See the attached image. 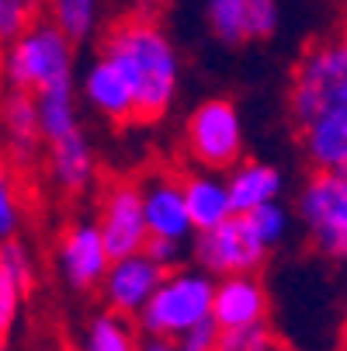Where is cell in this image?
<instances>
[{
  "instance_id": "1",
  "label": "cell",
  "mask_w": 347,
  "mask_h": 351,
  "mask_svg": "<svg viewBox=\"0 0 347 351\" xmlns=\"http://www.w3.org/2000/svg\"><path fill=\"white\" fill-rule=\"evenodd\" d=\"M101 53L125 73L136 94V122L153 125L167 119L181 87V53L167 28L150 14H129L108 25Z\"/></svg>"
},
{
  "instance_id": "2",
  "label": "cell",
  "mask_w": 347,
  "mask_h": 351,
  "mask_svg": "<svg viewBox=\"0 0 347 351\" xmlns=\"http://www.w3.org/2000/svg\"><path fill=\"white\" fill-rule=\"evenodd\" d=\"M77 42H70L53 21L35 18L18 38L0 45V80L4 87L38 94L53 84L77 80Z\"/></svg>"
},
{
  "instance_id": "3",
  "label": "cell",
  "mask_w": 347,
  "mask_h": 351,
  "mask_svg": "<svg viewBox=\"0 0 347 351\" xmlns=\"http://www.w3.org/2000/svg\"><path fill=\"white\" fill-rule=\"evenodd\" d=\"M212 285L216 278L202 268H184V265L170 268L136 313L139 334L177 341L191 327L212 320Z\"/></svg>"
},
{
  "instance_id": "4",
  "label": "cell",
  "mask_w": 347,
  "mask_h": 351,
  "mask_svg": "<svg viewBox=\"0 0 347 351\" xmlns=\"http://www.w3.org/2000/svg\"><path fill=\"white\" fill-rule=\"evenodd\" d=\"M340 105H347V45L344 38H320L295 60L288 80V119L295 129H303Z\"/></svg>"
},
{
  "instance_id": "5",
  "label": "cell",
  "mask_w": 347,
  "mask_h": 351,
  "mask_svg": "<svg viewBox=\"0 0 347 351\" xmlns=\"http://www.w3.org/2000/svg\"><path fill=\"white\" fill-rule=\"evenodd\" d=\"M181 143H184V157L191 167L226 174L246 154V136H243V119H240L236 101L219 94V97H205L202 105H194L184 119Z\"/></svg>"
},
{
  "instance_id": "6",
  "label": "cell",
  "mask_w": 347,
  "mask_h": 351,
  "mask_svg": "<svg viewBox=\"0 0 347 351\" xmlns=\"http://www.w3.org/2000/svg\"><path fill=\"white\" fill-rule=\"evenodd\" d=\"M295 209L313 250L323 261L340 265L347 254V171H309Z\"/></svg>"
},
{
  "instance_id": "7",
  "label": "cell",
  "mask_w": 347,
  "mask_h": 351,
  "mask_svg": "<svg viewBox=\"0 0 347 351\" xmlns=\"http://www.w3.org/2000/svg\"><path fill=\"white\" fill-rule=\"evenodd\" d=\"M271 250L254 237L246 216L233 213L222 223L209 230H194L188 240V258L194 268L209 271L212 278L219 275H236V271H261Z\"/></svg>"
},
{
  "instance_id": "8",
  "label": "cell",
  "mask_w": 347,
  "mask_h": 351,
  "mask_svg": "<svg viewBox=\"0 0 347 351\" xmlns=\"http://www.w3.org/2000/svg\"><path fill=\"white\" fill-rule=\"evenodd\" d=\"M97 230H101L108 258L136 254L146 243V223H142V198L136 178H115L101 188L97 198Z\"/></svg>"
},
{
  "instance_id": "9",
  "label": "cell",
  "mask_w": 347,
  "mask_h": 351,
  "mask_svg": "<svg viewBox=\"0 0 347 351\" xmlns=\"http://www.w3.org/2000/svg\"><path fill=\"white\" fill-rule=\"evenodd\" d=\"M205 25L216 42L240 49L246 42H268L278 35L281 4L278 0H202Z\"/></svg>"
},
{
  "instance_id": "10",
  "label": "cell",
  "mask_w": 347,
  "mask_h": 351,
  "mask_svg": "<svg viewBox=\"0 0 347 351\" xmlns=\"http://www.w3.org/2000/svg\"><path fill=\"white\" fill-rule=\"evenodd\" d=\"M108 261L112 258H108L101 230H97L94 219H70L63 226L60 243H56V268H60V278L66 282V289H73L77 295L94 292Z\"/></svg>"
},
{
  "instance_id": "11",
  "label": "cell",
  "mask_w": 347,
  "mask_h": 351,
  "mask_svg": "<svg viewBox=\"0 0 347 351\" xmlns=\"http://www.w3.org/2000/svg\"><path fill=\"white\" fill-rule=\"evenodd\" d=\"M164 275H167V271H164L150 254H146V250H136V254L112 258L94 292L101 295L105 310L136 320V313L142 310L146 299L153 295V289L160 285Z\"/></svg>"
},
{
  "instance_id": "12",
  "label": "cell",
  "mask_w": 347,
  "mask_h": 351,
  "mask_svg": "<svg viewBox=\"0 0 347 351\" xmlns=\"http://www.w3.org/2000/svg\"><path fill=\"white\" fill-rule=\"evenodd\" d=\"M139 181V198H142V223L146 237H167L188 243L194 226L184 209L181 195V171L174 167H153L150 174L136 178Z\"/></svg>"
},
{
  "instance_id": "13",
  "label": "cell",
  "mask_w": 347,
  "mask_h": 351,
  "mask_svg": "<svg viewBox=\"0 0 347 351\" xmlns=\"http://www.w3.org/2000/svg\"><path fill=\"white\" fill-rule=\"evenodd\" d=\"M42 157H45V174L56 195H63L66 202L83 198L94 184L97 160H94V146L83 132V125L42 143Z\"/></svg>"
},
{
  "instance_id": "14",
  "label": "cell",
  "mask_w": 347,
  "mask_h": 351,
  "mask_svg": "<svg viewBox=\"0 0 347 351\" xmlns=\"http://www.w3.org/2000/svg\"><path fill=\"white\" fill-rule=\"evenodd\" d=\"M271 320V292L261 271L219 275L212 285V324L219 330Z\"/></svg>"
},
{
  "instance_id": "15",
  "label": "cell",
  "mask_w": 347,
  "mask_h": 351,
  "mask_svg": "<svg viewBox=\"0 0 347 351\" xmlns=\"http://www.w3.org/2000/svg\"><path fill=\"white\" fill-rule=\"evenodd\" d=\"M0 143H4V160H11L14 171H31L42 157V132H38V112L35 94L8 87L0 97Z\"/></svg>"
},
{
  "instance_id": "16",
  "label": "cell",
  "mask_w": 347,
  "mask_h": 351,
  "mask_svg": "<svg viewBox=\"0 0 347 351\" xmlns=\"http://www.w3.org/2000/svg\"><path fill=\"white\" fill-rule=\"evenodd\" d=\"M80 97L94 115H101L112 125H132L136 122V94L125 73L105 56L97 53L90 66L80 77Z\"/></svg>"
},
{
  "instance_id": "17",
  "label": "cell",
  "mask_w": 347,
  "mask_h": 351,
  "mask_svg": "<svg viewBox=\"0 0 347 351\" xmlns=\"http://www.w3.org/2000/svg\"><path fill=\"white\" fill-rule=\"evenodd\" d=\"M295 132L309 171H347V105L316 115Z\"/></svg>"
},
{
  "instance_id": "18",
  "label": "cell",
  "mask_w": 347,
  "mask_h": 351,
  "mask_svg": "<svg viewBox=\"0 0 347 351\" xmlns=\"http://www.w3.org/2000/svg\"><path fill=\"white\" fill-rule=\"evenodd\" d=\"M226 195H229V209L233 213H250L264 202H274L285 191V174L274 164L264 160H240L226 174Z\"/></svg>"
},
{
  "instance_id": "19",
  "label": "cell",
  "mask_w": 347,
  "mask_h": 351,
  "mask_svg": "<svg viewBox=\"0 0 347 351\" xmlns=\"http://www.w3.org/2000/svg\"><path fill=\"white\" fill-rule=\"evenodd\" d=\"M181 195H184V209L194 230H209L216 223H222L226 216H233L229 209V195H226V178L216 171H202V167H184L181 171Z\"/></svg>"
},
{
  "instance_id": "20",
  "label": "cell",
  "mask_w": 347,
  "mask_h": 351,
  "mask_svg": "<svg viewBox=\"0 0 347 351\" xmlns=\"http://www.w3.org/2000/svg\"><path fill=\"white\" fill-rule=\"evenodd\" d=\"M45 21H53L70 42H90L101 32L105 0H42Z\"/></svg>"
},
{
  "instance_id": "21",
  "label": "cell",
  "mask_w": 347,
  "mask_h": 351,
  "mask_svg": "<svg viewBox=\"0 0 347 351\" xmlns=\"http://www.w3.org/2000/svg\"><path fill=\"white\" fill-rule=\"evenodd\" d=\"M35 112H38V132L42 143L56 139L70 129L80 125V112H77V80L70 84H53L35 94Z\"/></svg>"
},
{
  "instance_id": "22",
  "label": "cell",
  "mask_w": 347,
  "mask_h": 351,
  "mask_svg": "<svg viewBox=\"0 0 347 351\" xmlns=\"http://www.w3.org/2000/svg\"><path fill=\"white\" fill-rule=\"evenodd\" d=\"M139 337L142 334H139L136 320L101 310L87 320V327L80 334V351H136Z\"/></svg>"
},
{
  "instance_id": "23",
  "label": "cell",
  "mask_w": 347,
  "mask_h": 351,
  "mask_svg": "<svg viewBox=\"0 0 347 351\" xmlns=\"http://www.w3.org/2000/svg\"><path fill=\"white\" fill-rule=\"evenodd\" d=\"M240 216H246L254 237H257L268 250H274V247H281V243L288 240L292 213L281 206V198H274V202H264V206H257V209H250V213H240Z\"/></svg>"
},
{
  "instance_id": "24",
  "label": "cell",
  "mask_w": 347,
  "mask_h": 351,
  "mask_svg": "<svg viewBox=\"0 0 347 351\" xmlns=\"http://www.w3.org/2000/svg\"><path fill=\"white\" fill-rule=\"evenodd\" d=\"M0 265H4V271L11 275V282L21 289V295L28 299L31 289H35V275H38V265H35V254L28 240L18 233V237H8L0 240Z\"/></svg>"
},
{
  "instance_id": "25",
  "label": "cell",
  "mask_w": 347,
  "mask_h": 351,
  "mask_svg": "<svg viewBox=\"0 0 347 351\" xmlns=\"http://www.w3.org/2000/svg\"><path fill=\"white\" fill-rule=\"evenodd\" d=\"M278 341H281L278 330L271 327V320H264V324H246V327L219 330L216 351H271Z\"/></svg>"
},
{
  "instance_id": "26",
  "label": "cell",
  "mask_w": 347,
  "mask_h": 351,
  "mask_svg": "<svg viewBox=\"0 0 347 351\" xmlns=\"http://www.w3.org/2000/svg\"><path fill=\"white\" fill-rule=\"evenodd\" d=\"M25 226V202H21V188L18 178L0 167V240L18 237Z\"/></svg>"
},
{
  "instance_id": "27",
  "label": "cell",
  "mask_w": 347,
  "mask_h": 351,
  "mask_svg": "<svg viewBox=\"0 0 347 351\" xmlns=\"http://www.w3.org/2000/svg\"><path fill=\"white\" fill-rule=\"evenodd\" d=\"M42 14V0H0V45L18 38Z\"/></svg>"
},
{
  "instance_id": "28",
  "label": "cell",
  "mask_w": 347,
  "mask_h": 351,
  "mask_svg": "<svg viewBox=\"0 0 347 351\" xmlns=\"http://www.w3.org/2000/svg\"><path fill=\"white\" fill-rule=\"evenodd\" d=\"M21 306H25V295L21 289L11 282V275L4 271V265H0V330L11 334L18 317H21Z\"/></svg>"
},
{
  "instance_id": "29",
  "label": "cell",
  "mask_w": 347,
  "mask_h": 351,
  "mask_svg": "<svg viewBox=\"0 0 347 351\" xmlns=\"http://www.w3.org/2000/svg\"><path fill=\"white\" fill-rule=\"evenodd\" d=\"M142 250H146V254H150L164 271L184 265V258H188V243H181V240H167V237H146Z\"/></svg>"
},
{
  "instance_id": "30",
  "label": "cell",
  "mask_w": 347,
  "mask_h": 351,
  "mask_svg": "<svg viewBox=\"0 0 347 351\" xmlns=\"http://www.w3.org/2000/svg\"><path fill=\"white\" fill-rule=\"evenodd\" d=\"M216 337H219V327L212 320H205V324L191 327L188 334H181L174 341V348L177 351H216Z\"/></svg>"
},
{
  "instance_id": "31",
  "label": "cell",
  "mask_w": 347,
  "mask_h": 351,
  "mask_svg": "<svg viewBox=\"0 0 347 351\" xmlns=\"http://www.w3.org/2000/svg\"><path fill=\"white\" fill-rule=\"evenodd\" d=\"M136 351H177V348H174V341H164V337H139Z\"/></svg>"
},
{
  "instance_id": "32",
  "label": "cell",
  "mask_w": 347,
  "mask_h": 351,
  "mask_svg": "<svg viewBox=\"0 0 347 351\" xmlns=\"http://www.w3.org/2000/svg\"><path fill=\"white\" fill-rule=\"evenodd\" d=\"M271 351H295V348H292V344H285V341H278V344H274Z\"/></svg>"
},
{
  "instance_id": "33",
  "label": "cell",
  "mask_w": 347,
  "mask_h": 351,
  "mask_svg": "<svg viewBox=\"0 0 347 351\" xmlns=\"http://www.w3.org/2000/svg\"><path fill=\"white\" fill-rule=\"evenodd\" d=\"M0 351H8V334L0 330Z\"/></svg>"
},
{
  "instance_id": "34",
  "label": "cell",
  "mask_w": 347,
  "mask_h": 351,
  "mask_svg": "<svg viewBox=\"0 0 347 351\" xmlns=\"http://www.w3.org/2000/svg\"><path fill=\"white\" fill-rule=\"evenodd\" d=\"M0 167H4V143H0Z\"/></svg>"
}]
</instances>
